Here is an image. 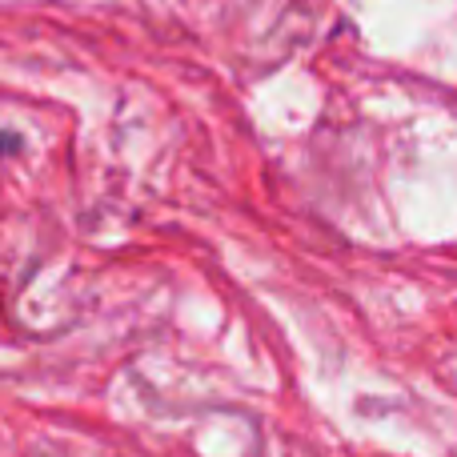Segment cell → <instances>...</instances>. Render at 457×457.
Returning a JSON list of instances; mask_svg holds the SVG:
<instances>
[]
</instances>
